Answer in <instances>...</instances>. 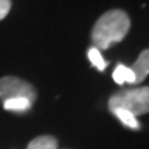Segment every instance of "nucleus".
<instances>
[{
	"instance_id": "nucleus-1",
	"label": "nucleus",
	"mask_w": 149,
	"mask_h": 149,
	"mask_svg": "<svg viewBox=\"0 0 149 149\" xmlns=\"http://www.w3.org/2000/svg\"><path fill=\"white\" fill-rule=\"evenodd\" d=\"M131 21L126 11L120 8L109 10L97 19L91 31V39L98 50H107L122 42L130 31Z\"/></svg>"
},
{
	"instance_id": "nucleus-2",
	"label": "nucleus",
	"mask_w": 149,
	"mask_h": 149,
	"mask_svg": "<svg viewBox=\"0 0 149 149\" xmlns=\"http://www.w3.org/2000/svg\"><path fill=\"white\" fill-rule=\"evenodd\" d=\"M109 111L113 112L116 109L130 112L134 116L146 115L149 111V88L138 87V88H128L116 93L109 98Z\"/></svg>"
},
{
	"instance_id": "nucleus-3",
	"label": "nucleus",
	"mask_w": 149,
	"mask_h": 149,
	"mask_svg": "<svg viewBox=\"0 0 149 149\" xmlns=\"http://www.w3.org/2000/svg\"><path fill=\"white\" fill-rule=\"evenodd\" d=\"M13 98H25L33 104L37 98V93L26 80L15 76H4L0 79V100L6 101Z\"/></svg>"
},
{
	"instance_id": "nucleus-4",
	"label": "nucleus",
	"mask_w": 149,
	"mask_h": 149,
	"mask_svg": "<svg viewBox=\"0 0 149 149\" xmlns=\"http://www.w3.org/2000/svg\"><path fill=\"white\" fill-rule=\"evenodd\" d=\"M134 74V84H139L142 83L149 72V53L148 50H142L141 54L138 55L137 61L134 62V65L130 68Z\"/></svg>"
},
{
	"instance_id": "nucleus-5",
	"label": "nucleus",
	"mask_w": 149,
	"mask_h": 149,
	"mask_svg": "<svg viewBox=\"0 0 149 149\" xmlns=\"http://www.w3.org/2000/svg\"><path fill=\"white\" fill-rule=\"evenodd\" d=\"M28 149H58V141L53 135H40L29 142Z\"/></svg>"
},
{
	"instance_id": "nucleus-6",
	"label": "nucleus",
	"mask_w": 149,
	"mask_h": 149,
	"mask_svg": "<svg viewBox=\"0 0 149 149\" xmlns=\"http://www.w3.org/2000/svg\"><path fill=\"white\" fill-rule=\"evenodd\" d=\"M113 80L116 81L117 84H124V83H131L134 84V74L131 72V69L126 66V65L119 64L113 70Z\"/></svg>"
},
{
	"instance_id": "nucleus-7",
	"label": "nucleus",
	"mask_w": 149,
	"mask_h": 149,
	"mask_svg": "<svg viewBox=\"0 0 149 149\" xmlns=\"http://www.w3.org/2000/svg\"><path fill=\"white\" fill-rule=\"evenodd\" d=\"M112 113H113L124 126H127V127L131 128V130H139V127H141V124H139V122L137 120V117L134 116V115H131L130 112L123 111V109H116V111H113Z\"/></svg>"
},
{
	"instance_id": "nucleus-8",
	"label": "nucleus",
	"mask_w": 149,
	"mask_h": 149,
	"mask_svg": "<svg viewBox=\"0 0 149 149\" xmlns=\"http://www.w3.org/2000/svg\"><path fill=\"white\" fill-rule=\"evenodd\" d=\"M3 102H4L6 111L11 112H26L32 107V104L25 98H13V100H6Z\"/></svg>"
},
{
	"instance_id": "nucleus-9",
	"label": "nucleus",
	"mask_w": 149,
	"mask_h": 149,
	"mask_svg": "<svg viewBox=\"0 0 149 149\" xmlns=\"http://www.w3.org/2000/svg\"><path fill=\"white\" fill-rule=\"evenodd\" d=\"M87 57L90 59V62L93 64V66H95L98 70H105L108 66V62L104 59V57L101 55L100 50L95 47H91L88 48L87 51Z\"/></svg>"
},
{
	"instance_id": "nucleus-10",
	"label": "nucleus",
	"mask_w": 149,
	"mask_h": 149,
	"mask_svg": "<svg viewBox=\"0 0 149 149\" xmlns=\"http://www.w3.org/2000/svg\"><path fill=\"white\" fill-rule=\"evenodd\" d=\"M11 10V0H0V21L4 19Z\"/></svg>"
}]
</instances>
